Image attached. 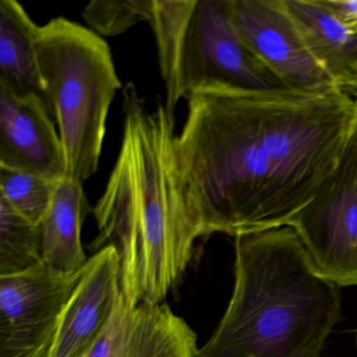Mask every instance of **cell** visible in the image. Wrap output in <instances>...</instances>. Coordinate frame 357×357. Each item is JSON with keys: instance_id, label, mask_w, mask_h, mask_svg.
Segmentation results:
<instances>
[{"instance_id": "1", "label": "cell", "mask_w": 357, "mask_h": 357, "mask_svg": "<svg viewBox=\"0 0 357 357\" xmlns=\"http://www.w3.org/2000/svg\"><path fill=\"white\" fill-rule=\"evenodd\" d=\"M355 99L216 85L188 98L179 168L204 237L290 227L346 153Z\"/></svg>"}, {"instance_id": "2", "label": "cell", "mask_w": 357, "mask_h": 357, "mask_svg": "<svg viewBox=\"0 0 357 357\" xmlns=\"http://www.w3.org/2000/svg\"><path fill=\"white\" fill-rule=\"evenodd\" d=\"M120 153L93 208V252L114 245L129 304L160 305L181 281L204 237L179 168L175 118L165 105L147 110L132 83L123 93Z\"/></svg>"}, {"instance_id": "3", "label": "cell", "mask_w": 357, "mask_h": 357, "mask_svg": "<svg viewBox=\"0 0 357 357\" xmlns=\"http://www.w3.org/2000/svg\"><path fill=\"white\" fill-rule=\"evenodd\" d=\"M338 287L294 227L239 234L233 294L197 357H319L340 317Z\"/></svg>"}, {"instance_id": "4", "label": "cell", "mask_w": 357, "mask_h": 357, "mask_svg": "<svg viewBox=\"0 0 357 357\" xmlns=\"http://www.w3.org/2000/svg\"><path fill=\"white\" fill-rule=\"evenodd\" d=\"M36 47L68 177L83 183L97 172L110 105L122 87L112 52L93 31L63 17L38 26Z\"/></svg>"}, {"instance_id": "5", "label": "cell", "mask_w": 357, "mask_h": 357, "mask_svg": "<svg viewBox=\"0 0 357 357\" xmlns=\"http://www.w3.org/2000/svg\"><path fill=\"white\" fill-rule=\"evenodd\" d=\"M148 24L173 118L181 99L206 87H286L244 45L227 0H152Z\"/></svg>"}, {"instance_id": "6", "label": "cell", "mask_w": 357, "mask_h": 357, "mask_svg": "<svg viewBox=\"0 0 357 357\" xmlns=\"http://www.w3.org/2000/svg\"><path fill=\"white\" fill-rule=\"evenodd\" d=\"M290 227L319 275L337 286L357 285V175L348 150L333 176Z\"/></svg>"}, {"instance_id": "7", "label": "cell", "mask_w": 357, "mask_h": 357, "mask_svg": "<svg viewBox=\"0 0 357 357\" xmlns=\"http://www.w3.org/2000/svg\"><path fill=\"white\" fill-rule=\"evenodd\" d=\"M82 271L57 275L43 263L0 275V357H50L62 311Z\"/></svg>"}, {"instance_id": "8", "label": "cell", "mask_w": 357, "mask_h": 357, "mask_svg": "<svg viewBox=\"0 0 357 357\" xmlns=\"http://www.w3.org/2000/svg\"><path fill=\"white\" fill-rule=\"evenodd\" d=\"M231 24L248 50L288 89L337 87L301 36L284 0H227Z\"/></svg>"}, {"instance_id": "9", "label": "cell", "mask_w": 357, "mask_h": 357, "mask_svg": "<svg viewBox=\"0 0 357 357\" xmlns=\"http://www.w3.org/2000/svg\"><path fill=\"white\" fill-rule=\"evenodd\" d=\"M197 335L167 304H129L123 294L87 357H197Z\"/></svg>"}, {"instance_id": "10", "label": "cell", "mask_w": 357, "mask_h": 357, "mask_svg": "<svg viewBox=\"0 0 357 357\" xmlns=\"http://www.w3.org/2000/svg\"><path fill=\"white\" fill-rule=\"evenodd\" d=\"M122 294L121 261L114 245L89 258L66 302L50 357H83L107 325Z\"/></svg>"}, {"instance_id": "11", "label": "cell", "mask_w": 357, "mask_h": 357, "mask_svg": "<svg viewBox=\"0 0 357 357\" xmlns=\"http://www.w3.org/2000/svg\"><path fill=\"white\" fill-rule=\"evenodd\" d=\"M0 167L54 181L68 176L59 132L39 96L20 97L0 89Z\"/></svg>"}, {"instance_id": "12", "label": "cell", "mask_w": 357, "mask_h": 357, "mask_svg": "<svg viewBox=\"0 0 357 357\" xmlns=\"http://www.w3.org/2000/svg\"><path fill=\"white\" fill-rule=\"evenodd\" d=\"M307 47L342 91L357 93V34L319 0H284Z\"/></svg>"}, {"instance_id": "13", "label": "cell", "mask_w": 357, "mask_h": 357, "mask_svg": "<svg viewBox=\"0 0 357 357\" xmlns=\"http://www.w3.org/2000/svg\"><path fill=\"white\" fill-rule=\"evenodd\" d=\"M82 185L68 176L58 181L39 225L43 264L57 275H77L89 261L81 242V231L93 208Z\"/></svg>"}, {"instance_id": "14", "label": "cell", "mask_w": 357, "mask_h": 357, "mask_svg": "<svg viewBox=\"0 0 357 357\" xmlns=\"http://www.w3.org/2000/svg\"><path fill=\"white\" fill-rule=\"evenodd\" d=\"M37 31L38 26L20 3L0 1V89L20 97L39 96L47 103L37 57Z\"/></svg>"}, {"instance_id": "15", "label": "cell", "mask_w": 357, "mask_h": 357, "mask_svg": "<svg viewBox=\"0 0 357 357\" xmlns=\"http://www.w3.org/2000/svg\"><path fill=\"white\" fill-rule=\"evenodd\" d=\"M43 263L40 227L0 198V275H18Z\"/></svg>"}, {"instance_id": "16", "label": "cell", "mask_w": 357, "mask_h": 357, "mask_svg": "<svg viewBox=\"0 0 357 357\" xmlns=\"http://www.w3.org/2000/svg\"><path fill=\"white\" fill-rule=\"evenodd\" d=\"M58 181L0 167V198L35 225H40Z\"/></svg>"}, {"instance_id": "17", "label": "cell", "mask_w": 357, "mask_h": 357, "mask_svg": "<svg viewBox=\"0 0 357 357\" xmlns=\"http://www.w3.org/2000/svg\"><path fill=\"white\" fill-rule=\"evenodd\" d=\"M151 0H95L83 10V18L99 36H118L149 20Z\"/></svg>"}, {"instance_id": "18", "label": "cell", "mask_w": 357, "mask_h": 357, "mask_svg": "<svg viewBox=\"0 0 357 357\" xmlns=\"http://www.w3.org/2000/svg\"><path fill=\"white\" fill-rule=\"evenodd\" d=\"M334 17L357 34V0H319Z\"/></svg>"}, {"instance_id": "19", "label": "cell", "mask_w": 357, "mask_h": 357, "mask_svg": "<svg viewBox=\"0 0 357 357\" xmlns=\"http://www.w3.org/2000/svg\"><path fill=\"white\" fill-rule=\"evenodd\" d=\"M347 150L354 160L355 170H356L357 175V96L356 99H355L354 123H353L352 131H351L350 139H349Z\"/></svg>"}, {"instance_id": "20", "label": "cell", "mask_w": 357, "mask_h": 357, "mask_svg": "<svg viewBox=\"0 0 357 357\" xmlns=\"http://www.w3.org/2000/svg\"><path fill=\"white\" fill-rule=\"evenodd\" d=\"M83 357H87V354H86V355H84V356H83Z\"/></svg>"}, {"instance_id": "21", "label": "cell", "mask_w": 357, "mask_h": 357, "mask_svg": "<svg viewBox=\"0 0 357 357\" xmlns=\"http://www.w3.org/2000/svg\"><path fill=\"white\" fill-rule=\"evenodd\" d=\"M356 96H357V93H356Z\"/></svg>"}]
</instances>
